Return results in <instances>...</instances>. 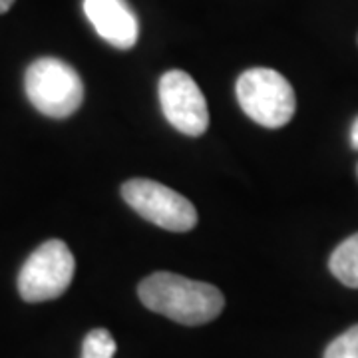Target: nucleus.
<instances>
[{"label":"nucleus","instance_id":"obj_1","mask_svg":"<svg viewBox=\"0 0 358 358\" xmlns=\"http://www.w3.org/2000/svg\"><path fill=\"white\" fill-rule=\"evenodd\" d=\"M138 294L150 310L187 327L211 322L225 307V296L217 287L166 271L145 277Z\"/></svg>","mask_w":358,"mask_h":358},{"label":"nucleus","instance_id":"obj_2","mask_svg":"<svg viewBox=\"0 0 358 358\" xmlns=\"http://www.w3.org/2000/svg\"><path fill=\"white\" fill-rule=\"evenodd\" d=\"M24 88L28 100L40 114L54 120L72 115L84 102L82 78L58 58H38L28 66Z\"/></svg>","mask_w":358,"mask_h":358},{"label":"nucleus","instance_id":"obj_3","mask_svg":"<svg viewBox=\"0 0 358 358\" xmlns=\"http://www.w3.org/2000/svg\"><path fill=\"white\" fill-rule=\"evenodd\" d=\"M237 100L253 122L265 128H282L293 120L296 98L291 82L271 68H251L237 80Z\"/></svg>","mask_w":358,"mask_h":358},{"label":"nucleus","instance_id":"obj_4","mask_svg":"<svg viewBox=\"0 0 358 358\" xmlns=\"http://www.w3.org/2000/svg\"><path fill=\"white\" fill-rule=\"evenodd\" d=\"M76 261L60 239L42 243L18 273V293L26 303H44L66 293L74 279Z\"/></svg>","mask_w":358,"mask_h":358},{"label":"nucleus","instance_id":"obj_5","mask_svg":"<svg viewBox=\"0 0 358 358\" xmlns=\"http://www.w3.org/2000/svg\"><path fill=\"white\" fill-rule=\"evenodd\" d=\"M126 203L157 227L166 231H192L197 225V209L181 193L159 181L129 179L122 185Z\"/></svg>","mask_w":358,"mask_h":358},{"label":"nucleus","instance_id":"obj_6","mask_svg":"<svg viewBox=\"0 0 358 358\" xmlns=\"http://www.w3.org/2000/svg\"><path fill=\"white\" fill-rule=\"evenodd\" d=\"M159 103L173 128L197 138L209 128V110L197 82L183 70H169L159 80Z\"/></svg>","mask_w":358,"mask_h":358},{"label":"nucleus","instance_id":"obj_7","mask_svg":"<svg viewBox=\"0 0 358 358\" xmlns=\"http://www.w3.org/2000/svg\"><path fill=\"white\" fill-rule=\"evenodd\" d=\"M84 13L94 30L120 50L136 46L140 24L126 0H84Z\"/></svg>","mask_w":358,"mask_h":358},{"label":"nucleus","instance_id":"obj_8","mask_svg":"<svg viewBox=\"0 0 358 358\" xmlns=\"http://www.w3.org/2000/svg\"><path fill=\"white\" fill-rule=\"evenodd\" d=\"M329 267L343 285L358 289V233L350 235L334 249Z\"/></svg>","mask_w":358,"mask_h":358},{"label":"nucleus","instance_id":"obj_9","mask_svg":"<svg viewBox=\"0 0 358 358\" xmlns=\"http://www.w3.org/2000/svg\"><path fill=\"white\" fill-rule=\"evenodd\" d=\"M115 341L106 329H94L82 343V358H114Z\"/></svg>","mask_w":358,"mask_h":358},{"label":"nucleus","instance_id":"obj_10","mask_svg":"<svg viewBox=\"0 0 358 358\" xmlns=\"http://www.w3.org/2000/svg\"><path fill=\"white\" fill-rule=\"evenodd\" d=\"M324 358H358V324L336 336L324 350Z\"/></svg>","mask_w":358,"mask_h":358},{"label":"nucleus","instance_id":"obj_11","mask_svg":"<svg viewBox=\"0 0 358 358\" xmlns=\"http://www.w3.org/2000/svg\"><path fill=\"white\" fill-rule=\"evenodd\" d=\"M350 145L358 150V117L357 122L352 124V129H350Z\"/></svg>","mask_w":358,"mask_h":358},{"label":"nucleus","instance_id":"obj_12","mask_svg":"<svg viewBox=\"0 0 358 358\" xmlns=\"http://www.w3.org/2000/svg\"><path fill=\"white\" fill-rule=\"evenodd\" d=\"M13 4H14V0H0V14L8 13Z\"/></svg>","mask_w":358,"mask_h":358}]
</instances>
